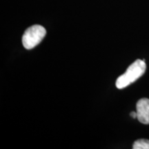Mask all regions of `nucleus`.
Returning <instances> with one entry per match:
<instances>
[{
    "label": "nucleus",
    "instance_id": "nucleus-3",
    "mask_svg": "<svg viewBox=\"0 0 149 149\" xmlns=\"http://www.w3.org/2000/svg\"><path fill=\"white\" fill-rule=\"evenodd\" d=\"M137 120L144 124H149V99L142 98L136 105Z\"/></svg>",
    "mask_w": 149,
    "mask_h": 149
},
{
    "label": "nucleus",
    "instance_id": "nucleus-2",
    "mask_svg": "<svg viewBox=\"0 0 149 149\" xmlns=\"http://www.w3.org/2000/svg\"><path fill=\"white\" fill-rule=\"evenodd\" d=\"M46 31L42 26L33 25L24 32L22 37V44L26 49L30 50L37 46L44 38Z\"/></svg>",
    "mask_w": 149,
    "mask_h": 149
},
{
    "label": "nucleus",
    "instance_id": "nucleus-5",
    "mask_svg": "<svg viewBox=\"0 0 149 149\" xmlns=\"http://www.w3.org/2000/svg\"><path fill=\"white\" fill-rule=\"evenodd\" d=\"M130 116H131L132 117H133V118H134V119L137 118V112H134V111L131 112V113H130Z\"/></svg>",
    "mask_w": 149,
    "mask_h": 149
},
{
    "label": "nucleus",
    "instance_id": "nucleus-1",
    "mask_svg": "<svg viewBox=\"0 0 149 149\" xmlns=\"http://www.w3.org/2000/svg\"><path fill=\"white\" fill-rule=\"evenodd\" d=\"M146 69V63L144 60L137 59L132 64L124 74L117 78L116 87L118 89H123L131 84L135 82L137 79L144 74Z\"/></svg>",
    "mask_w": 149,
    "mask_h": 149
},
{
    "label": "nucleus",
    "instance_id": "nucleus-4",
    "mask_svg": "<svg viewBox=\"0 0 149 149\" xmlns=\"http://www.w3.org/2000/svg\"><path fill=\"white\" fill-rule=\"evenodd\" d=\"M133 149H149L148 139H141L135 141L133 145Z\"/></svg>",
    "mask_w": 149,
    "mask_h": 149
}]
</instances>
